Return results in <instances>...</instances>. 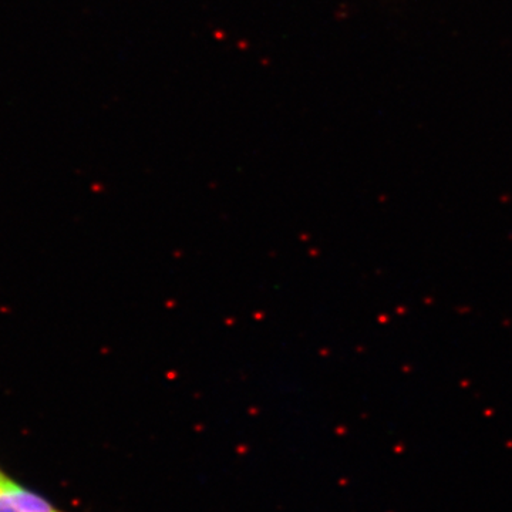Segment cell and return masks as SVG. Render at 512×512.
Returning <instances> with one entry per match:
<instances>
[{
	"label": "cell",
	"instance_id": "obj_1",
	"mask_svg": "<svg viewBox=\"0 0 512 512\" xmlns=\"http://www.w3.org/2000/svg\"><path fill=\"white\" fill-rule=\"evenodd\" d=\"M0 512H64L57 510L55 505L46 498L32 493L28 488L20 487L12 480L0 487Z\"/></svg>",
	"mask_w": 512,
	"mask_h": 512
},
{
	"label": "cell",
	"instance_id": "obj_2",
	"mask_svg": "<svg viewBox=\"0 0 512 512\" xmlns=\"http://www.w3.org/2000/svg\"><path fill=\"white\" fill-rule=\"evenodd\" d=\"M6 480H8V477L5 476V474L0 471V487H2L3 484L6 483Z\"/></svg>",
	"mask_w": 512,
	"mask_h": 512
}]
</instances>
